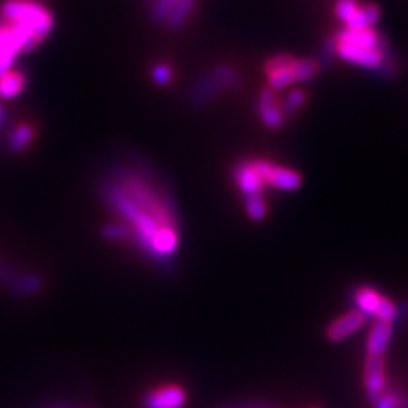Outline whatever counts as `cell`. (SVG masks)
<instances>
[{
  "instance_id": "6da1fadb",
  "label": "cell",
  "mask_w": 408,
  "mask_h": 408,
  "mask_svg": "<svg viewBox=\"0 0 408 408\" xmlns=\"http://www.w3.org/2000/svg\"><path fill=\"white\" fill-rule=\"evenodd\" d=\"M111 212L131 228L136 247L155 260L168 259L179 247V214L171 194L145 167H115L100 183Z\"/></svg>"
},
{
  "instance_id": "7a4b0ae2",
  "label": "cell",
  "mask_w": 408,
  "mask_h": 408,
  "mask_svg": "<svg viewBox=\"0 0 408 408\" xmlns=\"http://www.w3.org/2000/svg\"><path fill=\"white\" fill-rule=\"evenodd\" d=\"M331 50L345 62L368 70L380 68L386 60L382 40L374 28H343L331 41Z\"/></svg>"
},
{
  "instance_id": "3957f363",
  "label": "cell",
  "mask_w": 408,
  "mask_h": 408,
  "mask_svg": "<svg viewBox=\"0 0 408 408\" xmlns=\"http://www.w3.org/2000/svg\"><path fill=\"white\" fill-rule=\"evenodd\" d=\"M319 73V64L314 60H299L290 55H275L265 62L268 87L282 91L297 82H307Z\"/></svg>"
},
{
  "instance_id": "277c9868",
  "label": "cell",
  "mask_w": 408,
  "mask_h": 408,
  "mask_svg": "<svg viewBox=\"0 0 408 408\" xmlns=\"http://www.w3.org/2000/svg\"><path fill=\"white\" fill-rule=\"evenodd\" d=\"M44 40L17 21L5 20L0 25V76L13 70L21 53L37 49Z\"/></svg>"
},
{
  "instance_id": "5b68a950",
  "label": "cell",
  "mask_w": 408,
  "mask_h": 408,
  "mask_svg": "<svg viewBox=\"0 0 408 408\" xmlns=\"http://www.w3.org/2000/svg\"><path fill=\"white\" fill-rule=\"evenodd\" d=\"M2 17L28 26L43 40L49 37L55 25L49 8L38 0H5Z\"/></svg>"
},
{
  "instance_id": "8992f818",
  "label": "cell",
  "mask_w": 408,
  "mask_h": 408,
  "mask_svg": "<svg viewBox=\"0 0 408 408\" xmlns=\"http://www.w3.org/2000/svg\"><path fill=\"white\" fill-rule=\"evenodd\" d=\"M239 75L228 64H218L200 76L189 91V101L194 106H204L218 97L226 89H233L239 85Z\"/></svg>"
},
{
  "instance_id": "52a82bcc",
  "label": "cell",
  "mask_w": 408,
  "mask_h": 408,
  "mask_svg": "<svg viewBox=\"0 0 408 408\" xmlns=\"http://www.w3.org/2000/svg\"><path fill=\"white\" fill-rule=\"evenodd\" d=\"M255 162H258L265 184L275 191L292 192L297 191L302 183L301 174L292 168L278 165V163L268 159H255Z\"/></svg>"
},
{
  "instance_id": "ba28073f",
  "label": "cell",
  "mask_w": 408,
  "mask_h": 408,
  "mask_svg": "<svg viewBox=\"0 0 408 408\" xmlns=\"http://www.w3.org/2000/svg\"><path fill=\"white\" fill-rule=\"evenodd\" d=\"M233 183L243 197L263 194L266 184L255 159H243L233 167Z\"/></svg>"
},
{
  "instance_id": "9c48e42d",
  "label": "cell",
  "mask_w": 408,
  "mask_h": 408,
  "mask_svg": "<svg viewBox=\"0 0 408 408\" xmlns=\"http://www.w3.org/2000/svg\"><path fill=\"white\" fill-rule=\"evenodd\" d=\"M258 115L262 124L268 129H280L287 118V115L282 106V100L277 96V91L270 87L263 88L258 97Z\"/></svg>"
},
{
  "instance_id": "30bf717a",
  "label": "cell",
  "mask_w": 408,
  "mask_h": 408,
  "mask_svg": "<svg viewBox=\"0 0 408 408\" xmlns=\"http://www.w3.org/2000/svg\"><path fill=\"white\" fill-rule=\"evenodd\" d=\"M365 389L370 401H378L386 386V360L384 355L368 354L365 361Z\"/></svg>"
},
{
  "instance_id": "8fae6325",
  "label": "cell",
  "mask_w": 408,
  "mask_h": 408,
  "mask_svg": "<svg viewBox=\"0 0 408 408\" xmlns=\"http://www.w3.org/2000/svg\"><path fill=\"white\" fill-rule=\"evenodd\" d=\"M365 322H366V313H363L361 310L349 311L326 326L325 334L331 342H342L355 331H358L361 326L365 325Z\"/></svg>"
},
{
  "instance_id": "7c38bea8",
  "label": "cell",
  "mask_w": 408,
  "mask_h": 408,
  "mask_svg": "<svg viewBox=\"0 0 408 408\" xmlns=\"http://www.w3.org/2000/svg\"><path fill=\"white\" fill-rule=\"evenodd\" d=\"M186 393L179 386H163L151 390L144 399L145 408H182Z\"/></svg>"
},
{
  "instance_id": "4fadbf2b",
  "label": "cell",
  "mask_w": 408,
  "mask_h": 408,
  "mask_svg": "<svg viewBox=\"0 0 408 408\" xmlns=\"http://www.w3.org/2000/svg\"><path fill=\"white\" fill-rule=\"evenodd\" d=\"M390 336H392V324L377 319V322L370 326V331L366 341L368 354L384 355L390 342Z\"/></svg>"
},
{
  "instance_id": "5bb4252c",
  "label": "cell",
  "mask_w": 408,
  "mask_h": 408,
  "mask_svg": "<svg viewBox=\"0 0 408 408\" xmlns=\"http://www.w3.org/2000/svg\"><path fill=\"white\" fill-rule=\"evenodd\" d=\"M26 88V76L18 70H9L8 73L0 76V97L16 99Z\"/></svg>"
},
{
  "instance_id": "9a60e30c",
  "label": "cell",
  "mask_w": 408,
  "mask_h": 408,
  "mask_svg": "<svg viewBox=\"0 0 408 408\" xmlns=\"http://www.w3.org/2000/svg\"><path fill=\"white\" fill-rule=\"evenodd\" d=\"M194 9H195V0H179L171 9V13L168 14L163 25H165L170 31H182L191 18V16L194 14Z\"/></svg>"
},
{
  "instance_id": "2e32d148",
  "label": "cell",
  "mask_w": 408,
  "mask_h": 408,
  "mask_svg": "<svg viewBox=\"0 0 408 408\" xmlns=\"http://www.w3.org/2000/svg\"><path fill=\"white\" fill-rule=\"evenodd\" d=\"M33 136H35V127L32 124L29 123L18 124L8 138V148L11 153H23V151H25L33 141Z\"/></svg>"
},
{
  "instance_id": "e0dca14e",
  "label": "cell",
  "mask_w": 408,
  "mask_h": 408,
  "mask_svg": "<svg viewBox=\"0 0 408 408\" xmlns=\"http://www.w3.org/2000/svg\"><path fill=\"white\" fill-rule=\"evenodd\" d=\"M382 298L384 297H381L377 290H374L372 287H361L355 292V301L360 310L363 313L366 311V313L374 314V316L378 307L381 306Z\"/></svg>"
},
{
  "instance_id": "ac0fdd59",
  "label": "cell",
  "mask_w": 408,
  "mask_h": 408,
  "mask_svg": "<svg viewBox=\"0 0 408 408\" xmlns=\"http://www.w3.org/2000/svg\"><path fill=\"white\" fill-rule=\"evenodd\" d=\"M245 202V214L251 219L259 223V221L265 219L268 215V203L263 194L258 195H250V197H243Z\"/></svg>"
},
{
  "instance_id": "d6986e66",
  "label": "cell",
  "mask_w": 408,
  "mask_h": 408,
  "mask_svg": "<svg viewBox=\"0 0 408 408\" xmlns=\"http://www.w3.org/2000/svg\"><path fill=\"white\" fill-rule=\"evenodd\" d=\"M41 286H43L41 278L35 274L18 275L16 282L11 285L14 292L17 295H21V297H29V295L37 294L38 290L41 289Z\"/></svg>"
},
{
  "instance_id": "ffe728a7",
  "label": "cell",
  "mask_w": 408,
  "mask_h": 408,
  "mask_svg": "<svg viewBox=\"0 0 408 408\" xmlns=\"http://www.w3.org/2000/svg\"><path fill=\"white\" fill-rule=\"evenodd\" d=\"M101 236L108 241L121 242V241L131 239L132 233H131V228L127 227L124 223H121V221H116V223H109V224L103 226Z\"/></svg>"
},
{
  "instance_id": "44dd1931",
  "label": "cell",
  "mask_w": 408,
  "mask_h": 408,
  "mask_svg": "<svg viewBox=\"0 0 408 408\" xmlns=\"http://www.w3.org/2000/svg\"><path fill=\"white\" fill-rule=\"evenodd\" d=\"M282 100V106L286 112V115H292L295 114L298 109H301L302 106L306 104V100H307V96H306V92L304 91H301V89H292V91H289L285 97L280 99Z\"/></svg>"
},
{
  "instance_id": "7402d4cb",
  "label": "cell",
  "mask_w": 408,
  "mask_h": 408,
  "mask_svg": "<svg viewBox=\"0 0 408 408\" xmlns=\"http://www.w3.org/2000/svg\"><path fill=\"white\" fill-rule=\"evenodd\" d=\"M179 0H151L150 2V17L156 23H165L171 9Z\"/></svg>"
},
{
  "instance_id": "603a6c76",
  "label": "cell",
  "mask_w": 408,
  "mask_h": 408,
  "mask_svg": "<svg viewBox=\"0 0 408 408\" xmlns=\"http://www.w3.org/2000/svg\"><path fill=\"white\" fill-rule=\"evenodd\" d=\"M174 79V70L165 62H158L151 67V80L158 87H167Z\"/></svg>"
},
{
  "instance_id": "cb8c5ba5",
  "label": "cell",
  "mask_w": 408,
  "mask_h": 408,
  "mask_svg": "<svg viewBox=\"0 0 408 408\" xmlns=\"http://www.w3.org/2000/svg\"><path fill=\"white\" fill-rule=\"evenodd\" d=\"M377 402V408H408V398L398 392L381 395Z\"/></svg>"
},
{
  "instance_id": "d4e9b609",
  "label": "cell",
  "mask_w": 408,
  "mask_h": 408,
  "mask_svg": "<svg viewBox=\"0 0 408 408\" xmlns=\"http://www.w3.org/2000/svg\"><path fill=\"white\" fill-rule=\"evenodd\" d=\"M396 313H398V310H396V306L393 304V302L389 298H382V302H381V306L378 307L375 316L380 321L392 322L396 318Z\"/></svg>"
},
{
  "instance_id": "484cf974",
  "label": "cell",
  "mask_w": 408,
  "mask_h": 408,
  "mask_svg": "<svg viewBox=\"0 0 408 408\" xmlns=\"http://www.w3.org/2000/svg\"><path fill=\"white\" fill-rule=\"evenodd\" d=\"M17 277H18V274L13 270V268L8 266L4 262H0V282L13 285L17 280Z\"/></svg>"
},
{
  "instance_id": "4316f807",
  "label": "cell",
  "mask_w": 408,
  "mask_h": 408,
  "mask_svg": "<svg viewBox=\"0 0 408 408\" xmlns=\"http://www.w3.org/2000/svg\"><path fill=\"white\" fill-rule=\"evenodd\" d=\"M2 121H4V109L0 106V124H2Z\"/></svg>"
}]
</instances>
